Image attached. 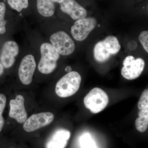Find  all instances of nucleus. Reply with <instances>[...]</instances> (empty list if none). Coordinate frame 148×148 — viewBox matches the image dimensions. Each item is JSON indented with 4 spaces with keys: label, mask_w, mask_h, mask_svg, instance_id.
Segmentation results:
<instances>
[{
    "label": "nucleus",
    "mask_w": 148,
    "mask_h": 148,
    "mask_svg": "<svg viewBox=\"0 0 148 148\" xmlns=\"http://www.w3.org/2000/svg\"><path fill=\"white\" fill-rule=\"evenodd\" d=\"M121 48V46L116 37L109 36L95 44L93 49L94 58L98 63H104L111 56L118 53Z\"/></svg>",
    "instance_id": "1"
},
{
    "label": "nucleus",
    "mask_w": 148,
    "mask_h": 148,
    "mask_svg": "<svg viewBox=\"0 0 148 148\" xmlns=\"http://www.w3.org/2000/svg\"><path fill=\"white\" fill-rule=\"evenodd\" d=\"M81 81V77L77 72H69L56 83V93L61 98L70 97L78 90Z\"/></svg>",
    "instance_id": "2"
},
{
    "label": "nucleus",
    "mask_w": 148,
    "mask_h": 148,
    "mask_svg": "<svg viewBox=\"0 0 148 148\" xmlns=\"http://www.w3.org/2000/svg\"><path fill=\"white\" fill-rule=\"evenodd\" d=\"M41 57L38 65L39 71L44 74L52 73L57 66V62L60 54L54 49L52 45L44 43L40 48Z\"/></svg>",
    "instance_id": "3"
},
{
    "label": "nucleus",
    "mask_w": 148,
    "mask_h": 148,
    "mask_svg": "<svg viewBox=\"0 0 148 148\" xmlns=\"http://www.w3.org/2000/svg\"><path fill=\"white\" fill-rule=\"evenodd\" d=\"M109 98L107 93L99 88H95L86 95L84 100L85 106L92 113L97 114L107 107Z\"/></svg>",
    "instance_id": "4"
},
{
    "label": "nucleus",
    "mask_w": 148,
    "mask_h": 148,
    "mask_svg": "<svg viewBox=\"0 0 148 148\" xmlns=\"http://www.w3.org/2000/svg\"><path fill=\"white\" fill-rule=\"evenodd\" d=\"M50 41L54 49L59 54L71 55L75 48V42L66 32L60 31L51 36Z\"/></svg>",
    "instance_id": "5"
},
{
    "label": "nucleus",
    "mask_w": 148,
    "mask_h": 148,
    "mask_svg": "<svg viewBox=\"0 0 148 148\" xmlns=\"http://www.w3.org/2000/svg\"><path fill=\"white\" fill-rule=\"evenodd\" d=\"M122 68V76L127 80L138 78L142 73L145 67V62L143 58L135 59L132 56H128L123 61Z\"/></svg>",
    "instance_id": "6"
},
{
    "label": "nucleus",
    "mask_w": 148,
    "mask_h": 148,
    "mask_svg": "<svg viewBox=\"0 0 148 148\" xmlns=\"http://www.w3.org/2000/svg\"><path fill=\"white\" fill-rule=\"evenodd\" d=\"M97 23V20L93 17H85L77 20L71 29L72 36L78 41L84 40L96 27Z\"/></svg>",
    "instance_id": "7"
},
{
    "label": "nucleus",
    "mask_w": 148,
    "mask_h": 148,
    "mask_svg": "<svg viewBox=\"0 0 148 148\" xmlns=\"http://www.w3.org/2000/svg\"><path fill=\"white\" fill-rule=\"evenodd\" d=\"M54 118V115L50 112L34 114L26 120L23 129L27 132H34L50 124Z\"/></svg>",
    "instance_id": "8"
},
{
    "label": "nucleus",
    "mask_w": 148,
    "mask_h": 148,
    "mask_svg": "<svg viewBox=\"0 0 148 148\" xmlns=\"http://www.w3.org/2000/svg\"><path fill=\"white\" fill-rule=\"evenodd\" d=\"M36 66L35 58L33 55H27L22 59L18 69V75L23 84L28 85L32 83Z\"/></svg>",
    "instance_id": "9"
},
{
    "label": "nucleus",
    "mask_w": 148,
    "mask_h": 148,
    "mask_svg": "<svg viewBox=\"0 0 148 148\" xmlns=\"http://www.w3.org/2000/svg\"><path fill=\"white\" fill-rule=\"evenodd\" d=\"M18 52L19 47L15 42H6L3 45L0 54V61L3 67L8 69L13 66L15 62V57Z\"/></svg>",
    "instance_id": "10"
},
{
    "label": "nucleus",
    "mask_w": 148,
    "mask_h": 148,
    "mask_svg": "<svg viewBox=\"0 0 148 148\" xmlns=\"http://www.w3.org/2000/svg\"><path fill=\"white\" fill-rule=\"evenodd\" d=\"M9 116L16 120L19 123H23L27 119V111L24 105V98L22 95H17L10 102Z\"/></svg>",
    "instance_id": "11"
},
{
    "label": "nucleus",
    "mask_w": 148,
    "mask_h": 148,
    "mask_svg": "<svg viewBox=\"0 0 148 148\" xmlns=\"http://www.w3.org/2000/svg\"><path fill=\"white\" fill-rule=\"evenodd\" d=\"M60 8L75 20L85 18L87 14L86 10L75 0H64L60 3Z\"/></svg>",
    "instance_id": "12"
},
{
    "label": "nucleus",
    "mask_w": 148,
    "mask_h": 148,
    "mask_svg": "<svg viewBox=\"0 0 148 148\" xmlns=\"http://www.w3.org/2000/svg\"><path fill=\"white\" fill-rule=\"evenodd\" d=\"M71 135V132L67 130H56L46 143L45 148H66Z\"/></svg>",
    "instance_id": "13"
},
{
    "label": "nucleus",
    "mask_w": 148,
    "mask_h": 148,
    "mask_svg": "<svg viewBox=\"0 0 148 148\" xmlns=\"http://www.w3.org/2000/svg\"><path fill=\"white\" fill-rule=\"evenodd\" d=\"M37 7L39 13L45 17H50L55 12V4L51 0H37Z\"/></svg>",
    "instance_id": "14"
},
{
    "label": "nucleus",
    "mask_w": 148,
    "mask_h": 148,
    "mask_svg": "<svg viewBox=\"0 0 148 148\" xmlns=\"http://www.w3.org/2000/svg\"><path fill=\"white\" fill-rule=\"evenodd\" d=\"M135 127L139 132H145L148 127V108L140 110L135 120Z\"/></svg>",
    "instance_id": "15"
},
{
    "label": "nucleus",
    "mask_w": 148,
    "mask_h": 148,
    "mask_svg": "<svg viewBox=\"0 0 148 148\" xmlns=\"http://www.w3.org/2000/svg\"><path fill=\"white\" fill-rule=\"evenodd\" d=\"M79 142L81 148H97L89 133L83 134L80 138Z\"/></svg>",
    "instance_id": "16"
},
{
    "label": "nucleus",
    "mask_w": 148,
    "mask_h": 148,
    "mask_svg": "<svg viewBox=\"0 0 148 148\" xmlns=\"http://www.w3.org/2000/svg\"><path fill=\"white\" fill-rule=\"evenodd\" d=\"M10 6L13 9L20 12L29 5V0H7Z\"/></svg>",
    "instance_id": "17"
},
{
    "label": "nucleus",
    "mask_w": 148,
    "mask_h": 148,
    "mask_svg": "<svg viewBox=\"0 0 148 148\" xmlns=\"http://www.w3.org/2000/svg\"><path fill=\"white\" fill-rule=\"evenodd\" d=\"M5 5L4 3L0 2V34H3L6 32L7 21L5 19Z\"/></svg>",
    "instance_id": "18"
},
{
    "label": "nucleus",
    "mask_w": 148,
    "mask_h": 148,
    "mask_svg": "<svg viewBox=\"0 0 148 148\" xmlns=\"http://www.w3.org/2000/svg\"><path fill=\"white\" fill-rule=\"evenodd\" d=\"M138 107L139 110L148 108V88L142 93L138 101Z\"/></svg>",
    "instance_id": "19"
},
{
    "label": "nucleus",
    "mask_w": 148,
    "mask_h": 148,
    "mask_svg": "<svg viewBox=\"0 0 148 148\" xmlns=\"http://www.w3.org/2000/svg\"><path fill=\"white\" fill-rule=\"evenodd\" d=\"M6 103V98L3 94H0V132L2 130L4 124V120L2 114L5 108Z\"/></svg>",
    "instance_id": "20"
},
{
    "label": "nucleus",
    "mask_w": 148,
    "mask_h": 148,
    "mask_svg": "<svg viewBox=\"0 0 148 148\" xmlns=\"http://www.w3.org/2000/svg\"><path fill=\"white\" fill-rule=\"evenodd\" d=\"M139 39L144 49L148 53V31L141 32Z\"/></svg>",
    "instance_id": "21"
},
{
    "label": "nucleus",
    "mask_w": 148,
    "mask_h": 148,
    "mask_svg": "<svg viewBox=\"0 0 148 148\" xmlns=\"http://www.w3.org/2000/svg\"><path fill=\"white\" fill-rule=\"evenodd\" d=\"M4 71V67L1 63H0V76L2 75Z\"/></svg>",
    "instance_id": "22"
},
{
    "label": "nucleus",
    "mask_w": 148,
    "mask_h": 148,
    "mask_svg": "<svg viewBox=\"0 0 148 148\" xmlns=\"http://www.w3.org/2000/svg\"><path fill=\"white\" fill-rule=\"evenodd\" d=\"M51 1H53L54 3H61L62 2L64 1V0H51Z\"/></svg>",
    "instance_id": "23"
},
{
    "label": "nucleus",
    "mask_w": 148,
    "mask_h": 148,
    "mask_svg": "<svg viewBox=\"0 0 148 148\" xmlns=\"http://www.w3.org/2000/svg\"><path fill=\"white\" fill-rule=\"evenodd\" d=\"M71 68L70 66H68L67 68H66V71L68 72H71Z\"/></svg>",
    "instance_id": "24"
},
{
    "label": "nucleus",
    "mask_w": 148,
    "mask_h": 148,
    "mask_svg": "<svg viewBox=\"0 0 148 148\" xmlns=\"http://www.w3.org/2000/svg\"></svg>",
    "instance_id": "25"
}]
</instances>
